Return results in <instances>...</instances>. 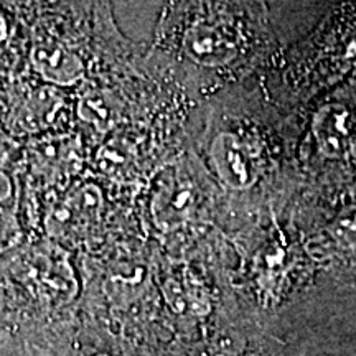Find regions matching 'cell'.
Masks as SVG:
<instances>
[{"instance_id": "cell-5", "label": "cell", "mask_w": 356, "mask_h": 356, "mask_svg": "<svg viewBox=\"0 0 356 356\" xmlns=\"http://www.w3.org/2000/svg\"><path fill=\"white\" fill-rule=\"evenodd\" d=\"M318 149L327 159H341L350 150V111L332 102L320 108L312 122Z\"/></svg>"}, {"instance_id": "cell-2", "label": "cell", "mask_w": 356, "mask_h": 356, "mask_svg": "<svg viewBox=\"0 0 356 356\" xmlns=\"http://www.w3.org/2000/svg\"><path fill=\"white\" fill-rule=\"evenodd\" d=\"M188 173L173 170L160 181L152 200V216L160 229L180 228L193 215L197 207V193Z\"/></svg>"}, {"instance_id": "cell-1", "label": "cell", "mask_w": 356, "mask_h": 356, "mask_svg": "<svg viewBox=\"0 0 356 356\" xmlns=\"http://www.w3.org/2000/svg\"><path fill=\"white\" fill-rule=\"evenodd\" d=\"M29 44V66L44 83L65 88L73 86L84 78L86 68L81 56L38 26H33Z\"/></svg>"}, {"instance_id": "cell-4", "label": "cell", "mask_w": 356, "mask_h": 356, "mask_svg": "<svg viewBox=\"0 0 356 356\" xmlns=\"http://www.w3.org/2000/svg\"><path fill=\"white\" fill-rule=\"evenodd\" d=\"M184 50L188 58L204 66L228 65L238 55V44L220 26L193 25L184 38Z\"/></svg>"}, {"instance_id": "cell-7", "label": "cell", "mask_w": 356, "mask_h": 356, "mask_svg": "<svg viewBox=\"0 0 356 356\" xmlns=\"http://www.w3.org/2000/svg\"><path fill=\"white\" fill-rule=\"evenodd\" d=\"M97 163L106 175L124 180L131 175L134 167L132 149L122 140L108 142L97 154Z\"/></svg>"}, {"instance_id": "cell-9", "label": "cell", "mask_w": 356, "mask_h": 356, "mask_svg": "<svg viewBox=\"0 0 356 356\" xmlns=\"http://www.w3.org/2000/svg\"><path fill=\"white\" fill-rule=\"evenodd\" d=\"M12 3H0V47L13 42V35L17 32V19L13 12L17 8Z\"/></svg>"}, {"instance_id": "cell-10", "label": "cell", "mask_w": 356, "mask_h": 356, "mask_svg": "<svg viewBox=\"0 0 356 356\" xmlns=\"http://www.w3.org/2000/svg\"><path fill=\"white\" fill-rule=\"evenodd\" d=\"M0 356H38L30 343L0 335Z\"/></svg>"}, {"instance_id": "cell-6", "label": "cell", "mask_w": 356, "mask_h": 356, "mask_svg": "<svg viewBox=\"0 0 356 356\" xmlns=\"http://www.w3.org/2000/svg\"><path fill=\"white\" fill-rule=\"evenodd\" d=\"M78 114L97 131L108 132L119 121V108L114 97L104 91H91L78 102Z\"/></svg>"}, {"instance_id": "cell-3", "label": "cell", "mask_w": 356, "mask_h": 356, "mask_svg": "<svg viewBox=\"0 0 356 356\" xmlns=\"http://www.w3.org/2000/svg\"><path fill=\"white\" fill-rule=\"evenodd\" d=\"M210 157L218 177L228 188L241 191L256 184L257 168L254 160L236 134H218L211 142Z\"/></svg>"}, {"instance_id": "cell-8", "label": "cell", "mask_w": 356, "mask_h": 356, "mask_svg": "<svg viewBox=\"0 0 356 356\" xmlns=\"http://www.w3.org/2000/svg\"><path fill=\"white\" fill-rule=\"evenodd\" d=\"M330 234L343 248H356V207L345 208L330 226Z\"/></svg>"}]
</instances>
